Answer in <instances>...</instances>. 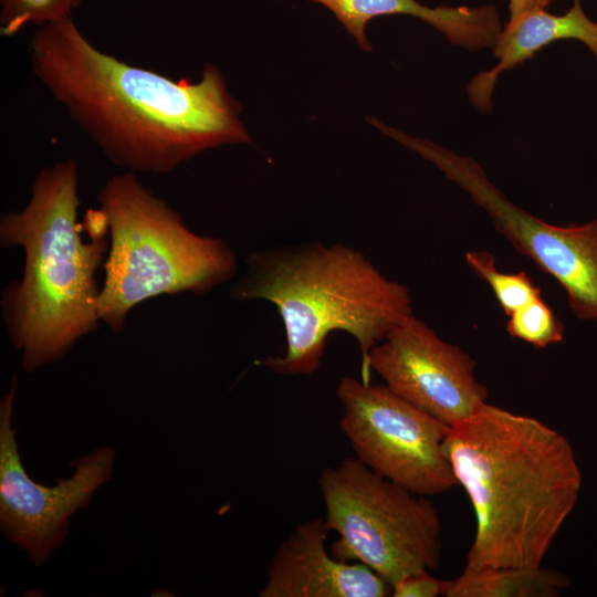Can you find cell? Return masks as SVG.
I'll use <instances>...</instances> for the list:
<instances>
[{
    "label": "cell",
    "instance_id": "3",
    "mask_svg": "<svg viewBox=\"0 0 597 597\" xmlns=\"http://www.w3.org/2000/svg\"><path fill=\"white\" fill-rule=\"evenodd\" d=\"M78 175L73 158L43 167L24 208L0 218L1 245L24 253L22 277L2 291L1 315L25 373L63 358L101 322L95 275L108 230L96 209L87 217L91 240L82 239Z\"/></svg>",
    "mask_w": 597,
    "mask_h": 597
},
{
    "label": "cell",
    "instance_id": "12",
    "mask_svg": "<svg viewBox=\"0 0 597 597\" xmlns=\"http://www.w3.org/2000/svg\"><path fill=\"white\" fill-rule=\"evenodd\" d=\"M327 8L356 40L370 51L366 25L383 15H409L431 25L455 46L467 51L492 49L504 24L493 4L426 6L417 0H310Z\"/></svg>",
    "mask_w": 597,
    "mask_h": 597
},
{
    "label": "cell",
    "instance_id": "5",
    "mask_svg": "<svg viewBox=\"0 0 597 597\" xmlns=\"http://www.w3.org/2000/svg\"><path fill=\"white\" fill-rule=\"evenodd\" d=\"M97 203L111 234L98 315L114 332H121L130 311L146 300L203 294L235 274L238 259L229 243L191 231L136 174L107 179Z\"/></svg>",
    "mask_w": 597,
    "mask_h": 597
},
{
    "label": "cell",
    "instance_id": "8",
    "mask_svg": "<svg viewBox=\"0 0 597 597\" xmlns=\"http://www.w3.org/2000/svg\"><path fill=\"white\" fill-rule=\"evenodd\" d=\"M339 428L355 458L375 473L425 496L458 485L443 450L449 426L391 391L386 385L343 377Z\"/></svg>",
    "mask_w": 597,
    "mask_h": 597
},
{
    "label": "cell",
    "instance_id": "17",
    "mask_svg": "<svg viewBox=\"0 0 597 597\" xmlns=\"http://www.w3.org/2000/svg\"><path fill=\"white\" fill-rule=\"evenodd\" d=\"M506 331L535 348H545L563 341L565 327L541 296L510 315Z\"/></svg>",
    "mask_w": 597,
    "mask_h": 597
},
{
    "label": "cell",
    "instance_id": "7",
    "mask_svg": "<svg viewBox=\"0 0 597 597\" xmlns=\"http://www.w3.org/2000/svg\"><path fill=\"white\" fill-rule=\"evenodd\" d=\"M383 133L468 193L496 231L562 286L577 318L597 321V218L566 227L548 223L512 202L474 159L387 125Z\"/></svg>",
    "mask_w": 597,
    "mask_h": 597
},
{
    "label": "cell",
    "instance_id": "14",
    "mask_svg": "<svg viewBox=\"0 0 597 597\" xmlns=\"http://www.w3.org/2000/svg\"><path fill=\"white\" fill-rule=\"evenodd\" d=\"M569 584L557 570L537 566H465L447 597H556Z\"/></svg>",
    "mask_w": 597,
    "mask_h": 597
},
{
    "label": "cell",
    "instance_id": "19",
    "mask_svg": "<svg viewBox=\"0 0 597 597\" xmlns=\"http://www.w3.org/2000/svg\"><path fill=\"white\" fill-rule=\"evenodd\" d=\"M556 0H509V20H514L524 13L538 9H548Z\"/></svg>",
    "mask_w": 597,
    "mask_h": 597
},
{
    "label": "cell",
    "instance_id": "11",
    "mask_svg": "<svg viewBox=\"0 0 597 597\" xmlns=\"http://www.w3.org/2000/svg\"><path fill=\"white\" fill-rule=\"evenodd\" d=\"M324 519L298 524L276 548L261 597H385L391 586L369 567L328 552Z\"/></svg>",
    "mask_w": 597,
    "mask_h": 597
},
{
    "label": "cell",
    "instance_id": "16",
    "mask_svg": "<svg viewBox=\"0 0 597 597\" xmlns=\"http://www.w3.org/2000/svg\"><path fill=\"white\" fill-rule=\"evenodd\" d=\"M83 0H0V34L14 36L29 25L36 28L72 17Z\"/></svg>",
    "mask_w": 597,
    "mask_h": 597
},
{
    "label": "cell",
    "instance_id": "9",
    "mask_svg": "<svg viewBox=\"0 0 597 597\" xmlns=\"http://www.w3.org/2000/svg\"><path fill=\"white\" fill-rule=\"evenodd\" d=\"M18 375L0 400V527L4 537L42 566L66 544L70 517L86 507L113 473L115 450L100 447L73 460L74 473L54 486L34 482L22 464L12 425Z\"/></svg>",
    "mask_w": 597,
    "mask_h": 597
},
{
    "label": "cell",
    "instance_id": "4",
    "mask_svg": "<svg viewBox=\"0 0 597 597\" xmlns=\"http://www.w3.org/2000/svg\"><path fill=\"white\" fill-rule=\"evenodd\" d=\"M245 265L230 296L268 301L277 310L286 349L260 365L279 375L315 373L328 336L342 331L358 344L360 380L366 384L370 350L412 314L408 289L343 243L313 241L254 251Z\"/></svg>",
    "mask_w": 597,
    "mask_h": 597
},
{
    "label": "cell",
    "instance_id": "1",
    "mask_svg": "<svg viewBox=\"0 0 597 597\" xmlns=\"http://www.w3.org/2000/svg\"><path fill=\"white\" fill-rule=\"evenodd\" d=\"M28 53L43 87L129 172L169 174L209 149L251 142L241 106L214 65L196 82L174 81L101 51L73 17L36 28Z\"/></svg>",
    "mask_w": 597,
    "mask_h": 597
},
{
    "label": "cell",
    "instance_id": "15",
    "mask_svg": "<svg viewBox=\"0 0 597 597\" xmlns=\"http://www.w3.org/2000/svg\"><path fill=\"white\" fill-rule=\"evenodd\" d=\"M465 260L471 270L490 286L507 316L542 296L541 289L525 271L501 272L494 255L488 251H470L465 253Z\"/></svg>",
    "mask_w": 597,
    "mask_h": 597
},
{
    "label": "cell",
    "instance_id": "18",
    "mask_svg": "<svg viewBox=\"0 0 597 597\" xmlns=\"http://www.w3.org/2000/svg\"><path fill=\"white\" fill-rule=\"evenodd\" d=\"M431 572H421L409 575L391 587L395 597H439L448 596L452 582L440 579L430 575Z\"/></svg>",
    "mask_w": 597,
    "mask_h": 597
},
{
    "label": "cell",
    "instance_id": "6",
    "mask_svg": "<svg viewBox=\"0 0 597 597\" xmlns=\"http://www.w3.org/2000/svg\"><path fill=\"white\" fill-rule=\"evenodd\" d=\"M324 521L337 534L332 555L364 564L391 587L402 578L438 569L441 520L428 496L387 480L356 458L322 470Z\"/></svg>",
    "mask_w": 597,
    "mask_h": 597
},
{
    "label": "cell",
    "instance_id": "13",
    "mask_svg": "<svg viewBox=\"0 0 597 597\" xmlns=\"http://www.w3.org/2000/svg\"><path fill=\"white\" fill-rule=\"evenodd\" d=\"M562 40L584 43L597 61V22L588 18L582 0H573L570 8L562 14L538 9L507 21L491 49L495 65L475 74L467 85L470 103L478 111L489 113L500 75Z\"/></svg>",
    "mask_w": 597,
    "mask_h": 597
},
{
    "label": "cell",
    "instance_id": "10",
    "mask_svg": "<svg viewBox=\"0 0 597 597\" xmlns=\"http://www.w3.org/2000/svg\"><path fill=\"white\" fill-rule=\"evenodd\" d=\"M373 370L391 391L449 427L474 413L489 395L475 376V360L413 314L370 350L366 384Z\"/></svg>",
    "mask_w": 597,
    "mask_h": 597
},
{
    "label": "cell",
    "instance_id": "2",
    "mask_svg": "<svg viewBox=\"0 0 597 597\" xmlns=\"http://www.w3.org/2000/svg\"><path fill=\"white\" fill-rule=\"evenodd\" d=\"M443 450L475 516L465 566L542 565L582 488L569 441L533 417L485 402L449 428Z\"/></svg>",
    "mask_w": 597,
    "mask_h": 597
}]
</instances>
